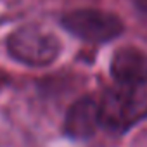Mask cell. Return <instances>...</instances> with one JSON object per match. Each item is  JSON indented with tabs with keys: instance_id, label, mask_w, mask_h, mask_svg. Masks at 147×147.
Returning <instances> with one entry per match:
<instances>
[{
	"instance_id": "obj_1",
	"label": "cell",
	"mask_w": 147,
	"mask_h": 147,
	"mask_svg": "<svg viewBox=\"0 0 147 147\" xmlns=\"http://www.w3.org/2000/svg\"><path fill=\"white\" fill-rule=\"evenodd\" d=\"M100 125L123 131L147 116V92L142 85H118L109 88L99 102Z\"/></svg>"
},
{
	"instance_id": "obj_2",
	"label": "cell",
	"mask_w": 147,
	"mask_h": 147,
	"mask_svg": "<svg viewBox=\"0 0 147 147\" xmlns=\"http://www.w3.org/2000/svg\"><path fill=\"white\" fill-rule=\"evenodd\" d=\"M7 49L14 59L28 66H47L61 52L59 40L38 26H24L9 36Z\"/></svg>"
},
{
	"instance_id": "obj_3",
	"label": "cell",
	"mask_w": 147,
	"mask_h": 147,
	"mask_svg": "<svg viewBox=\"0 0 147 147\" xmlns=\"http://www.w3.org/2000/svg\"><path fill=\"white\" fill-rule=\"evenodd\" d=\"M62 26L75 36L87 42H109L123 33V23L118 16L97 11V9H78L62 18Z\"/></svg>"
},
{
	"instance_id": "obj_4",
	"label": "cell",
	"mask_w": 147,
	"mask_h": 147,
	"mask_svg": "<svg viewBox=\"0 0 147 147\" xmlns=\"http://www.w3.org/2000/svg\"><path fill=\"white\" fill-rule=\"evenodd\" d=\"M111 73L121 85L147 83V54L135 49H119L111 61Z\"/></svg>"
},
{
	"instance_id": "obj_5",
	"label": "cell",
	"mask_w": 147,
	"mask_h": 147,
	"mask_svg": "<svg viewBox=\"0 0 147 147\" xmlns=\"http://www.w3.org/2000/svg\"><path fill=\"white\" fill-rule=\"evenodd\" d=\"M100 125L99 102L90 97L80 99L73 104L66 116V133L73 138H88Z\"/></svg>"
},
{
	"instance_id": "obj_6",
	"label": "cell",
	"mask_w": 147,
	"mask_h": 147,
	"mask_svg": "<svg viewBox=\"0 0 147 147\" xmlns=\"http://www.w3.org/2000/svg\"><path fill=\"white\" fill-rule=\"evenodd\" d=\"M137 2V5L144 11V12H147V0H135Z\"/></svg>"
}]
</instances>
